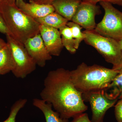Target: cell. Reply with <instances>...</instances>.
<instances>
[{"mask_svg": "<svg viewBox=\"0 0 122 122\" xmlns=\"http://www.w3.org/2000/svg\"><path fill=\"white\" fill-rule=\"evenodd\" d=\"M33 104L41 111L45 116L46 122H69L68 119L62 117L59 113L54 111L51 105L42 99H34Z\"/></svg>", "mask_w": 122, "mask_h": 122, "instance_id": "obj_13", "label": "cell"}, {"mask_svg": "<svg viewBox=\"0 0 122 122\" xmlns=\"http://www.w3.org/2000/svg\"><path fill=\"white\" fill-rule=\"evenodd\" d=\"M115 115L118 122H122V99H119L115 105Z\"/></svg>", "mask_w": 122, "mask_h": 122, "instance_id": "obj_20", "label": "cell"}, {"mask_svg": "<svg viewBox=\"0 0 122 122\" xmlns=\"http://www.w3.org/2000/svg\"><path fill=\"white\" fill-rule=\"evenodd\" d=\"M6 35L7 42L11 48L15 64L12 72L16 77L25 78L35 70L36 64L29 54L24 45L11 35Z\"/></svg>", "mask_w": 122, "mask_h": 122, "instance_id": "obj_6", "label": "cell"}, {"mask_svg": "<svg viewBox=\"0 0 122 122\" xmlns=\"http://www.w3.org/2000/svg\"><path fill=\"white\" fill-rule=\"evenodd\" d=\"M105 11L102 20L94 30L100 35L117 41L122 39V12L110 2H99Z\"/></svg>", "mask_w": 122, "mask_h": 122, "instance_id": "obj_5", "label": "cell"}, {"mask_svg": "<svg viewBox=\"0 0 122 122\" xmlns=\"http://www.w3.org/2000/svg\"><path fill=\"white\" fill-rule=\"evenodd\" d=\"M33 2L41 4H51L55 0H32ZM82 1H89V0H81Z\"/></svg>", "mask_w": 122, "mask_h": 122, "instance_id": "obj_24", "label": "cell"}, {"mask_svg": "<svg viewBox=\"0 0 122 122\" xmlns=\"http://www.w3.org/2000/svg\"><path fill=\"white\" fill-rule=\"evenodd\" d=\"M70 122H92L86 113H82L77 115L73 118V119Z\"/></svg>", "mask_w": 122, "mask_h": 122, "instance_id": "obj_21", "label": "cell"}, {"mask_svg": "<svg viewBox=\"0 0 122 122\" xmlns=\"http://www.w3.org/2000/svg\"><path fill=\"white\" fill-rule=\"evenodd\" d=\"M0 11L9 35L23 45L29 38L40 33V24L20 10L15 0L3 1L0 5Z\"/></svg>", "mask_w": 122, "mask_h": 122, "instance_id": "obj_2", "label": "cell"}, {"mask_svg": "<svg viewBox=\"0 0 122 122\" xmlns=\"http://www.w3.org/2000/svg\"><path fill=\"white\" fill-rule=\"evenodd\" d=\"M7 44V42H5L4 40L0 38V49L6 45Z\"/></svg>", "mask_w": 122, "mask_h": 122, "instance_id": "obj_26", "label": "cell"}, {"mask_svg": "<svg viewBox=\"0 0 122 122\" xmlns=\"http://www.w3.org/2000/svg\"><path fill=\"white\" fill-rule=\"evenodd\" d=\"M14 67L15 64L11 48L7 43L6 45L0 49V75L12 72Z\"/></svg>", "mask_w": 122, "mask_h": 122, "instance_id": "obj_14", "label": "cell"}, {"mask_svg": "<svg viewBox=\"0 0 122 122\" xmlns=\"http://www.w3.org/2000/svg\"><path fill=\"white\" fill-rule=\"evenodd\" d=\"M59 31L63 46L70 53H75L77 50L75 48L74 39L70 28L66 25L59 29Z\"/></svg>", "mask_w": 122, "mask_h": 122, "instance_id": "obj_17", "label": "cell"}, {"mask_svg": "<svg viewBox=\"0 0 122 122\" xmlns=\"http://www.w3.org/2000/svg\"><path fill=\"white\" fill-rule=\"evenodd\" d=\"M118 41L122 51V39L119 40V41Z\"/></svg>", "mask_w": 122, "mask_h": 122, "instance_id": "obj_27", "label": "cell"}, {"mask_svg": "<svg viewBox=\"0 0 122 122\" xmlns=\"http://www.w3.org/2000/svg\"><path fill=\"white\" fill-rule=\"evenodd\" d=\"M103 90L110 98L122 99V73L118 74L107 87Z\"/></svg>", "mask_w": 122, "mask_h": 122, "instance_id": "obj_16", "label": "cell"}, {"mask_svg": "<svg viewBox=\"0 0 122 122\" xmlns=\"http://www.w3.org/2000/svg\"><path fill=\"white\" fill-rule=\"evenodd\" d=\"M24 46L36 65L40 67H44L46 62L52 59V56L46 49L40 34L29 38Z\"/></svg>", "mask_w": 122, "mask_h": 122, "instance_id": "obj_9", "label": "cell"}, {"mask_svg": "<svg viewBox=\"0 0 122 122\" xmlns=\"http://www.w3.org/2000/svg\"><path fill=\"white\" fill-rule=\"evenodd\" d=\"M15 4L20 10L34 19L44 17L55 12L51 4H41L30 0L27 3L24 0H15Z\"/></svg>", "mask_w": 122, "mask_h": 122, "instance_id": "obj_11", "label": "cell"}, {"mask_svg": "<svg viewBox=\"0 0 122 122\" xmlns=\"http://www.w3.org/2000/svg\"><path fill=\"white\" fill-rule=\"evenodd\" d=\"M112 69L117 71L119 74L122 73V61L117 65L113 66Z\"/></svg>", "mask_w": 122, "mask_h": 122, "instance_id": "obj_25", "label": "cell"}, {"mask_svg": "<svg viewBox=\"0 0 122 122\" xmlns=\"http://www.w3.org/2000/svg\"><path fill=\"white\" fill-rule=\"evenodd\" d=\"M39 31L44 45L50 54L51 56H59L64 47L59 30L40 25Z\"/></svg>", "mask_w": 122, "mask_h": 122, "instance_id": "obj_10", "label": "cell"}, {"mask_svg": "<svg viewBox=\"0 0 122 122\" xmlns=\"http://www.w3.org/2000/svg\"><path fill=\"white\" fill-rule=\"evenodd\" d=\"M81 0H55L51 3L55 12L71 21Z\"/></svg>", "mask_w": 122, "mask_h": 122, "instance_id": "obj_12", "label": "cell"}, {"mask_svg": "<svg viewBox=\"0 0 122 122\" xmlns=\"http://www.w3.org/2000/svg\"><path fill=\"white\" fill-rule=\"evenodd\" d=\"M35 20L40 25L57 29L66 25L69 22L68 20L55 12Z\"/></svg>", "mask_w": 122, "mask_h": 122, "instance_id": "obj_15", "label": "cell"}, {"mask_svg": "<svg viewBox=\"0 0 122 122\" xmlns=\"http://www.w3.org/2000/svg\"><path fill=\"white\" fill-rule=\"evenodd\" d=\"M3 0H0V5H1L2 4V2H3Z\"/></svg>", "mask_w": 122, "mask_h": 122, "instance_id": "obj_28", "label": "cell"}, {"mask_svg": "<svg viewBox=\"0 0 122 122\" xmlns=\"http://www.w3.org/2000/svg\"><path fill=\"white\" fill-rule=\"evenodd\" d=\"M70 73L74 85L82 93L105 89L119 74L112 69L98 65L88 66L84 62Z\"/></svg>", "mask_w": 122, "mask_h": 122, "instance_id": "obj_3", "label": "cell"}, {"mask_svg": "<svg viewBox=\"0 0 122 122\" xmlns=\"http://www.w3.org/2000/svg\"><path fill=\"white\" fill-rule=\"evenodd\" d=\"M90 2L96 5L97 3L101 1H105L110 2L112 4L118 5L122 7V0H89Z\"/></svg>", "mask_w": 122, "mask_h": 122, "instance_id": "obj_23", "label": "cell"}, {"mask_svg": "<svg viewBox=\"0 0 122 122\" xmlns=\"http://www.w3.org/2000/svg\"><path fill=\"white\" fill-rule=\"evenodd\" d=\"M40 96L41 99L51 105L62 117L66 119L84 113L88 109L82 93L72 82L70 71L64 68L48 73Z\"/></svg>", "mask_w": 122, "mask_h": 122, "instance_id": "obj_1", "label": "cell"}, {"mask_svg": "<svg viewBox=\"0 0 122 122\" xmlns=\"http://www.w3.org/2000/svg\"><path fill=\"white\" fill-rule=\"evenodd\" d=\"M66 25L71 30L72 35L74 39L75 48L78 49L81 42L84 41L85 38V33L81 32V27L79 25L72 21L68 22Z\"/></svg>", "mask_w": 122, "mask_h": 122, "instance_id": "obj_18", "label": "cell"}, {"mask_svg": "<svg viewBox=\"0 0 122 122\" xmlns=\"http://www.w3.org/2000/svg\"><path fill=\"white\" fill-rule=\"evenodd\" d=\"M0 32L5 35L9 34V32L0 11Z\"/></svg>", "mask_w": 122, "mask_h": 122, "instance_id": "obj_22", "label": "cell"}, {"mask_svg": "<svg viewBox=\"0 0 122 122\" xmlns=\"http://www.w3.org/2000/svg\"><path fill=\"white\" fill-rule=\"evenodd\" d=\"M15 0H3L4 1H14Z\"/></svg>", "mask_w": 122, "mask_h": 122, "instance_id": "obj_29", "label": "cell"}, {"mask_svg": "<svg viewBox=\"0 0 122 122\" xmlns=\"http://www.w3.org/2000/svg\"><path fill=\"white\" fill-rule=\"evenodd\" d=\"M99 13L100 10L99 6L89 1H82L71 21L86 30H94L96 25L95 16Z\"/></svg>", "mask_w": 122, "mask_h": 122, "instance_id": "obj_8", "label": "cell"}, {"mask_svg": "<svg viewBox=\"0 0 122 122\" xmlns=\"http://www.w3.org/2000/svg\"><path fill=\"white\" fill-rule=\"evenodd\" d=\"M82 97L84 101L89 102L91 105L92 122H103L107 111L115 105L118 100L109 97L103 90L83 92Z\"/></svg>", "mask_w": 122, "mask_h": 122, "instance_id": "obj_7", "label": "cell"}, {"mask_svg": "<svg viewBox=\"0 0 122 122\" xmlns=\"http://www.w3.org/2000/svg\"><path fill=\"white\" fill-rule=\"evenodd\" d=\"M85 41L96 49L108 63L117 65L122 61V51L118 41L100 35L94 30H85Z\"/></svg>", "mask_w": 122, "mask_h": 122, "instance_id": "obj_4", "label": "cell"}, {"mask_svg": "<svg viewBox=\"0 0 122 122\" xmlns=\"http://www.w3.org/2000/svg\"><path fill=\"white\" fill-rule=\"evenodd\" d=\"M27 102L25 99H20L17 101L11 107L8 117L2 122H15L18 113L25 106Z\"/></svg>", "mask_w": 122, "mask_h": 122, "instance_id": "obj_19", "label": "cell"}]
</instances>
